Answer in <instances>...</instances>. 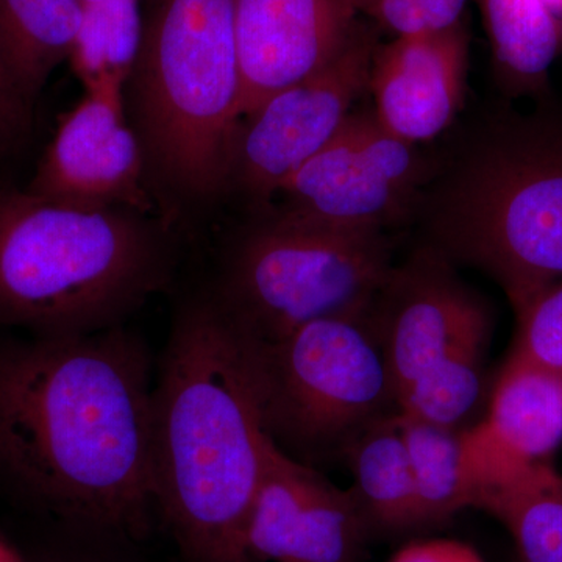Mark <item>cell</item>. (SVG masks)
Segmentation results:
<instances>
[{
  "instance_id": "obj_5",
  "label": "cell",
  "mask_w": 562,
  "mask_h": 562,
  "mask_svg": "<svg viewBox=\"0 0 562 562\" xmlns=\"http://www.w3.org/2000/svg\"><path fill=\"white\" fill-rule=\"evenodd\" d=\"M417 210L428 247L487 273L522 312L562 283V121L490 122L432 173Z\"/></svg>"
},
{
  "instance_id": "obj_21",
  "label": "cell",
  "mask_w": 562,
  "mask_h": 562,
  "mask_svg": "<svg viewBox=\"0 0 562 562\" xmlns=\"http://www.w3.org/2000/svg\"><path fill=\"white\" fill-rule=\"evenodd\" d=\"M139 0L83 3L69 63L85 91L121 92L131 77L143 40Z\"/></svg>"
},
{
  "instance_id": "obj_29",
  "label": "cell",
  "mask_w": 562,
  "mask_h": 562,
  "mask_svg": "<svg viewBox=\"0 0 562 562\" xmlns=\"http://www.w3.org/2000/svg\"><path fill=\"white\" fill-rule=\"evenodd\" d=\"M79 2L83 5V3L99 2V0H79Z\"/></svg>"
},
{
  "instance_id": "obj_15",
  "label": "cell",
  "mask_w": 562,
  "mask_h": 562,
  "mask_svg": "<svg viewBox=\"0 0 562 562\" xmlns=\"http://www.w3.org/2000/svg\"><path fill=\"white\" fill-rule=\"evenodd\" d=\"M465 438L482 487L509 469L549 462L562 443V375L508 358L486 416Z\"/></svg>"
},
{
  "instance_id": "obj_18",
  "label": "cell",
  "mask_w": 562,
  "mask_h": 562,
  "mask_svg": "<svg viewBox=\"0 0 562 562\" xmlns=\"http://www.w3.org/2000/svg\"><path fill=\"white\" fill-rule=\"evenodd\" d=\"M476 509L508 530L519 562H562V476L550 462L503 472L484 487Z\"/></svg>"
},
{
  "instance_id": "obj_27",
  "label": "cell",
  "mask_w": 562,
  "mask_h": 562,
  "mask_svg": "<svg viewBox=\"0 0 562 562\" xmlns=\"http://www.w3.org/2000/svg\"><path fill=\"white\" fill-rule=\"evenodd\" d=\"M0 562H25L21 554L10 547L9 543L0 539Z\"/></svg>"
},
{
  "instance_id": "obj_4",
  "label": "cell",
  "mask_w": 562,
  "mask_h": 562,
  "mask_svg": "<svg viewBox=\"0 0 562 562\" xmlns=\"http://www.w3.org/2000/svg\"><path fill=\"white\" fill-rule=\"evenodd\" d=\"M124 106L172 231L228 194L241 125L235 0H150Z\"/></svg>"
},
{
  "instance_id": "obj_10",
  "label": "cell",
  "mask_w": 562,
  "mask_h": 562,
  "mask_svg": "<svg viewBox=\"0 0 562 562\" xmlns=\"http://www.w3.org/2000/svg\"><path fill=\"white\" fill-rule=\"evenodd\" d=\"M368 317L397 397L458 347L491 336L486 303L428 246L401 268L392 266Z\"/></svg>"
},
{
  "instance_id": "obj_28",
  "label": "cell",
  "mask_w": 562,
  "mask_h": 562,
  "mask_svg": "<svg viewBox=\"0 0 562 562\" xmlns=\"http://www.w3.org/2000/svg\"><path fill=\"white\" fill-rule=\"evenodd\" d=\"M541 2L562 24V0H541Z\"/></svg>"
},
{
  "instance_id": "obj_16",
  "label": "cell",
  "mask_w": 562,
  "mask_h": 562,
  "mask_svg": "<svg viewBox=\"0 0 562 562\" xmlns=\"http://www.w3.org/2000/svg\"><path fill=\"white\" fill-rule=\"evenodd\" d=\"M397 414L362 430L344 450L353 472L351 491L372 532L398 535L425 527Z\"/></svg>"
},
{
  "instance_id": "obj_23",
  "label": "cell",
  "mask_w": 562,
  "mask_h": 562,
  "mask_svg": "<svg viewBox=\"0 0 562 562\" xmlns=\"http://www.w3.org/2000/svg\"><path fill=\"white\" fill-rule=\"evenodd\" d=\"M517 321L509 360L530 362L562 375V283L539 294L517 313Z\"/></svg>"
},
{
  "instance_id": "obj_3",
  "label": "cell",
  "mask_w": 562,
  "mask_h": 562,
  "mask_svg": "<svg viewBox=\"0 0 562 562\" xmlns=\"http://www.w3.org/2000/svg\"><path fill=\"white\" fill-rule=\"evenodd\" d=\"M173 232L157 214L0 183V327L77 336L124 325L171 283Z\"/></svg>"
},
{
  "instance_id": "obj_9",
  "label": "cell",
  "mask_w": 562,
  "mask_h": 562,
  "mask_svg": "<svg viewBox=\"0 0 562 562\" xmlns=\"http://www.w3.org/2000/svg\"><path fill=\"white\" fill-rule=\"evenodd\" d=\"M376 46V36L360 22L335 60L243 117L228 194L243 195L260 211L268 209L292 173L330 143L368 91Z\"/></svg>"
},
{
  "instance_id": "obj_13",
  "label": "cell",
  "mask_w": 562,
  "mask_h": 562,
  "mask_svg": "<svg viewBox=\"0 0 562 562\" xmlns=\"http://www.w3.org/2000/svg\"><path fill=\"white\" fill-rule=\"evenodd\" d=\"M358 13L355 0H235L241 116L335 60Z\"/></svg>"
},
{
  "instance_id": "obj_8",
  "label": "cell",
  "mask_w": 562,
  "mask_h": 562,
  "mask_svg": "<svg viewBox=\"0 0 562 562\" xmlns=\"http://www.w3.org/2000/svg\"><path fill=\"white\" fill-rule=\"evenodd\" d=\"M431 176L420 146L387 132L373 110L351 111L265 210L333 231L384 233L417 210Z\"/></svg>"
},
{
  "instance_id": "obj_26",
  "label": "cell",
  "mask_w": 562,
  "mask_h": 562,
  "mask_svg": "<svg viewBox=\"0 0 562 562\" xmlns=\"http://www.w3.org/2000/svg\"><path fill=\"white\" fill-rule=\"evenodd\" d=\"M390 562H484L482 554L457 539H428L403 547Z\"/></svg>"
},
{
  "instance_id": "obj_2",
  "label": "cell",
  "mask_w": 562,
  "mask_h": 562,
  "mask_svg": "<svg viewBox=\"0 0 562 562\" xmlns=\"http://www.w3.org/2000/svg\"><path fill=\"white\" fill-rule=\"evenodd\" d=\"M266 438L246 342L203 291L173 317L151 394L155 505L192 562H251Z\"/></svg>"
},
{
  "instance_id": "obj_19",
  "label": "cell",
  "mask_w": 562,
  "mask_h": 562,
  "mask_svg": "<svg viewBox=\"0 0 562 562\" xmlns=\"http://www.w3.org/2000/svg\"><path fill=\"white\" fill-rule=\"evenodd\" d=\"M397 419L412 460L425 527L475 508L480 479L469 453L465 428L438 427L402 413Z\"/></svg>"
},
{
  "instance_id": "obj_11",
  "label": "cell",
  "mask_w": 562,
  "mask_h": 562,
  "mask_svg": "<svg viewBox=\"0 0 562 562\" xmlns=\"http://www.w3.org/2000/svg\"><path fill=\"white\" fill-rule=\"evenodd\" d=\"M372 535L353 491L266 438L247 525L251 562H360Z\"/></svg>"
},
{
  "instance_id": "obj_7",
  "label": "cell",
  "mask_w": 562,
  "mask_h": 562,
  "mask_svg": "<svg viewBox=\"0 0 562 562\" xmlns=\"http://www.w3.org/2000/svg\"><path fill=\"white\" fill-rule=\"evenodd\" d=\"M244 342L262 430L295 460L344 452L362 430L398 413L368 314L312 322L273 342Z\"/></svg>"
},
{
  "instance_id": "obj_22",
  "label": "cell",
  "mask_w": 562,
  "mask_h": 562,
  "mask_svg": "<svg viewBox=\"0 0 562 562\" xmlns=\"http://www.w3.org/2000/svg\"><path fill=\"white\" fill-rule=\"evenodd\" d=\"M487 341L458 347L398 394V413L438 427H472L486 390Z\"/></svg>"
},
{
  "instance_id": "obj_6",
  "label": "cell",
  "mask_w": 562,
  "mask_h": 562,
  "mask_svg": "<svg viewBox=\"0 0 562 562\" xmlns=\"http://www.w3.org/2000/svg\"><path fill=\"white\" fill-rule=\"evenodd\" d=\"M384 233L342 232L261 210L232 243L209 292L251 342L371 310L392 269Z\"/></svg>"
},
{
  "instance_id": "obj_25",
  "label": "cell",
  "mask_w": 562,
  "mask_h": 562,
  "mask_svg": "<svg viewBox=\"0 0 562 562\" xmlns=\"http://www.w3.org/2000/svg\"><path fill=\"white\" fill-rule=\"evenodd\" d=\"M35 109L14 83L0 52V161L16 157L31 139Z\"/></svg>"
},
{
  "instance_id": "obj_24",
  "label": "cell",
  "mask_w": 562,
  "mask_h": 562,
  "mask_svg": "<svg viewBox=\"0 0 562 562\" xmlns=\"http://www.w3.org/2000/svg\"><path fill=\"white\" fill-rule=\"evenodd\" d=\"M358 11L395 36L446 31L462 21L468 0H355Z\"/></svg>"
},
{
  "instance_id": "obj_20",
  "label": "cell",
  "mask_w": 562,
  "mask_h": 562,
  "mask_svg": "<svg viewBox=\"0 0 562 562\" xmlns=\"http://www.w3.org/2000/svg\"><path fill=\"white\" fill-rule=\"evenodd\" d=\"M495 65L513 91L541 87L562 50V24L541 0H479Z\"/></svg>"
},
{
  "instance_id": "obj_14",
  "label": "cell",
  "mask_w": 562,
  "mask_h": 562,
  "mask_svg": "<svg viewBox=\"0 0 562 562\" xmlns=\"http://www.w3.org/2000/svg\"><path fill=\"white\" fill-rule=\"evenodd\" d=\"M469 32L464 22L446 31L395 36L373 52L368 90L380 124L406 143L441 136L464 103Z\"/></svg>"
},
{
  "instance_id": "obj_1",
  "label": "cell",
  "mask_w": 562,
  "mask_h": 562,
  "mask_svg": "<svg viewBox=\"0 0 562 562\" xmlns=\"http://www.w3.org/2000/svg\"><path fill=\"white\" fill-rule=\"evenodd\" d=\"M154 382L124 325L0 344V473L76 522L140 527L155 505Z\"/></svg>"
},
{
  "instance_id": "obj_17",
  "label": "cell",
  "mask_w": 562,
  "mask_h": 562,
  "mask_svg": "<svg viewBox=\"0 0 562 562\" xmlns=\"http://www.w3.org/2000/svg\"><path fill=\"white\" fill-rule=\"evenodd\" d=\"M81 14L79 0H0V52L33 109L54 70L69 60Z\"/></svg>"
},
{
  "instance_id": "obj_12",
  "label": "cell",
  "mask_w": 562,
  "mask_h": 562,
  "mask_svg": "<svg viewBox=\"0 0 562 562\" xmlns=\"http://www.w3.org/2000/svg\"><path fill=\"white\" fill-rule=\"evenodd\" d=\"M25 190L70 205L125 206L158 216L124 94L85 91L60 117Z\"/></svg>"
}]
</instances>
